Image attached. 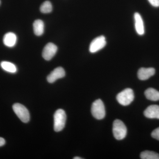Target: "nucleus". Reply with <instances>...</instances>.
<instances>
[{"instance_id":"obj_1","label":"nucleus","mask_w":159,"mask_h":159,"mask_svg":"<svg viewBox=\"0 0 159 159\" xmlns=\"http://www.w3.org/2000/svg\"><path fill=\"white\" fill-rule=\"evenodd\" d=\"M54 130L56 132L61 131L65 126L66 115L63 110L59 109L54 114Z\"/></svg>"},{"instance_id":"obj_2","label":"nucleus","mask_w":159,"mask_h":159,"mask_svg":"<svg viewBox=\"0 0 159 159\" xmlns=\"http://www.w3.org/2000/svg\"><path fill=\"white\" fill-rule=\"evenodd\" d=\"M113 133L115 139L118 140H122L126 136L127 128L121 120L116 119L113 124Z\"/></svg>"},{"instance_id":"obj_3","label":"nucleus","mask_w":159,"mask_h":159,"mask_svg":"<svg viewBox=\"0 0 159 159\" xmlns=\"http://www.w3.org/2000/svg\"><path fill=\"white\" fill-rule=\"evenodd\" d=\"M91 112L93 116L96 119L100 120L105 117V107L101 99H97L93 102L91 108Z\"/></svg>"},{"instance_id":"obj_4","label":"nucleus","mask_w":159,"mask_h":159,"mask_svg":"<svg viewBox=\"0 0 159 159\" xmlns=\"http://www.w3.org/2000/svg\"><path fill=\"white\" fill-rule=\"evenodd\" d=\"M134 95L133 91L131 89H126L120 92L117 96V101L121 105L127 106L133 101Z\"/></svg>"},{"instance_id":"obj_5","label":"nucleus","mask_w":159,"mask_h":159,"mask_svg":"<svg viewBox=\"0 0 159 159\" xmlns=\"http://www.w3.org/2000/svg\"><path fill=\"white\" fill-rule=\"evenodd\" d=\"M15 113L20 119V120L25 123H27L30 120V114L28 110L25 107L20 103H15L12 106Z\"/></svg>"},{"instance_id":"obj_6","label":"nucleus","mask_w":159,"mask_h":159,"mask_svg":"<svg viewBox=\"0 0 159 159\" xmlns=\"http://www.w3.org/2000/svg\"><path fill=\"white\" fill-rule=\"evenodd\" d=\"M106 41L104 36H98L92 41L89 47V51L92 53H96L104 48L106 45Z\"/></svg>"},{"instance_id":"obj_7","label":"nucleus","mask_w":159,"mask_h":159,"mask_svg":"<svg viewBox=\"0 0 159 159\" xmlns=\"http://www.w3.org/2000/svg\"><path fill=\"white\" fill-rule=\"evenodd\" d=\"M57 48L53 43L47 44L43 50L42 56L44 59L47 61L51 60L57 53Z\"/></svg>"},{"instance_id":"obj_8","label":"nucleus","mask_w":159,"mask_h":159,"mask_svg":"<svg viewBox=\"0 0 159 159\" xmlns=\"http://www.w3.org/2000/svg\"><path fill=\"white\" fill-rule=\"evenodd\" d=\"M65 75V71L64 69L61 67H59L51 72L47 77V80L49 83H53L57 79L64 77Z\"/></svg>"},{"instance_id":"obj_9","label":"nucleus","mask_w":159,"mask_h":159,"mask_svg":"<svg viewBox=\"0 0 159 159\" xmlns=\"http://www.w3.org/2000/svg\"><path fill=\"white\" fill-rule=\"evenodd\" d=\"M155 72V70L153 68H141L138 71V77L141 80H147L153 76Z\"/></svg>"},{"instance_id":"obj_10","label":"nucleus","mask_w":159,"mask_h":159,"mask_svg":"<svg viewBox=\"0 0 159 159\" xmlns=\"http://www.w3.org/2000/svg\"><path fill=\"white\" fill-rule=\"evenodd\" d=\"M144 116L148 119H159V106H149L144 111Z\"/></svg>"},{"instance_id":"obj_11","label":"nucleus","mask_w":159,"mask_h":159,"mask_svg":"<svg viewBox=\"0 0 159 159\" xmlns=\"http://www.w3.org/2000/svg\"><path fill=\"white\" fill-rule=\"evenodd\" d=\"M135 21V28L137 33L140 35H143L145 33L144 23L142 16L138 12H136L134 15Z\"/></svg>"},{"instance_id":"obj_12","label":"nucleus","mask_w":159,"mask_h":159,"mask_svg":"<svg viewBox=\"0 0 159 159\" xmlns=\"http://www.w3.org/2000/svg\"><path fill=\"white\" fill-rule=\"evenodd\" d=\"M17 41V37L16 34L12 32H8L4 35L3 43L7 47L12 48L14 47Z\"/></svg>"},{"instance_id":"obj_13","label":"nucleus","mask_w":159,"mask_h":159,"mask_svg":"<svg viewBox=\"0 0 159 159\" xmlns=\"http://www.w3.org/2000/svg\"><path fill=\"white\" fill-rule=\"evenodd\" d=\"M33 30L34 34L37 36L42 35L44 30V24L41 20H37L33 23Z\"/></svg>"},{"instance_id":"obj_14","label":"nucleus","mask_w":159,"mask_h":159,"mask_svg":"<svg viewBox=\"0 0 159 159\" xmlns=\"http://www.w3.org/2000/svg\"><path fill=\"white\" fill-rule=\"evenodd\" d=\"M145 97L148 100L157 101L159 100V92L153 88H148L145 92Z\"/></svg>"},{"instance_id":"obj_15","label":"nucleus","mask_w":159,"mask_h":159,"mask_svg":"<svg viewBox=\"0 0 159 159\" xmlns=\"http://www.w3.org/2000/svg\"><path fill=\"white\" fill-rule=\"evenodd\" d=\"M1 66L2 68L10 73H15L17 72V68L14 64L9 61H3L1 63Z\"/></svg>"},{"instance_id":"obj_16","label":"nucleus","mask_w":159,"mask_h":159,"mask_svg":"<svg viewBox=\"0 0 159 159\" xmlns=\"http://www.w3.org/2000/svg\"><path fill=\"white\" fill-rule=\"evenodd\" d=\"M140 157L142 159H159V154L154 152L146 150L141 152Z\"/></svg>"},{"instance_id":"obj_17","label":"nucleus","mask_w":159,"mask_h":159,"mask_svg":"<svg viewBox=\"0 0 159 159\" xmlns=\"http://www.w3.org/2000/svg\"><path fill=\"white\" fill-rule=\"evenodd\" d=\"M53 9L52 4L49 1H46L42 4L40 8L41 12L43 13H48L51 12Z\"/></svg>"},{"instance_id":"obj_18","label":"nucleus","mask_w":159,"mask_h":159,"mask_svg":"<svg viewBox=\"0 0 159 159\" xmlns=\"http://www.w3.org/2000/svg\"><path fill=\"white\" fill-rule=\"evenodd\" d=\"M151 136L154 139L159 141V127L156 129L152 132Z\"/></svg>"},{"instance_id":"obj_19","label":"nucleus","mask_w":159,"mask_h":159,"mask_svg":"<svg viewBox=\"0 0 159 159\" xmlns=\"http://www.w3.org/2000/svg\"><path fill=\"white\" fill-rule=\"evenodd\" d=\"M152 6L155 7H159V0H148Z\"/></svg>"},{"instance_id":"obj_20","label":"nucleus","mask_w":159,"mask_h":159,"mask_svg":"<svg viewBox=\"0 0 159 159\" xmlns=\"http://www.w3.org/2000/svg\"><path fill=\"white\" fill-rule=\"evenodd\" d=\"M5 143H6V141H5V139L0 137V147L3 146L5 145Z\"/></svg>"},{"instance_id":"obj_21","label":"nucleus","mask_w":159,"mask_h":159,"mask_svg":"<svg viewBox=\"0 0 159 159\" xmlns=\"http://www.w3.org/2000/svg\"><path fill=\"white\" fill-rule=\"evenodd\" d=\"M74 159H82V158L79 157H75L74 158Z\"/></svg>"},{"instance_id":"obj_22","label":"nucleus","mask_w":159,"mask_h":159,"mask_svg":"<svg viewBox=\"0 0 159 159\" xmlns=\"http://www.w3.org/2000/svg\"><path fill=\"white\" fill-rule=\"evenodd\" d=\"M0 3H1V1H0Z\"/></svg>"}]
</instances>
